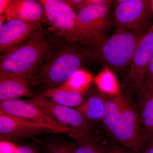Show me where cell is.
I'll return each instance as SVG.
<instances>
[{"label":"cell","instance_id":"obj_10","mask_svg":"<svg viewBox=\"0 0 153 153\" xmlns=\"http://www.w3.org/2000/svg\"><path fill=\"white\" fill-rule=\"evenodd\" d=\"M41 22L11 19L0 30V52L8 51L29 41L42 31Z\"/></svg>","mask_w":153,"mask_h":153},{"label":"cell","instance_id":"obj_25","mask_svg":"<svg viewBox=\"0 0 153 153\" xmlns=\"http://www.w3.org/2000/svg\"><path fill=\"white\" fill-rule=\"evenodd\" d=\"M17 146L7 141H1L0 153H17Z\"/></svg>","mask_w":153,"mask_h":153},{"label":"cell","instance_id":"obj_8","mask_svg":"<svg viewBox=\"0 0 153 153\" xmlns=\"http://www.w3.org/2000/svg\"><path fill=\"white\" fill-rule=\"evenodd\" d=\"M25 100L38 107L63 125L88 135L98 137L95 126L77 110L57 104L40 94Z\"/></svg>","mask_w":153,"mask_h":153},{"label":"cell","instance_id":"obj_29","mask_svg":"<svg viewBox=\"0 0 153 153\" xmlns=\"http://www.w3.org/2000/svg\"><path fill=\"white\" fill-rule=\"evenodd\" d=\"M6 20L5 17L4 15H0V30L4 26V23L5 20Z\"/></svg>","mask_w":153,"mask_h":153},{"label":"cell","instance_id":"obj_2","mask_svg":"<svg viewBox=\"0 0 153 153\" xmlns=\"http://www.w3.org/2000/svg\"><path fill=\"white\" fill-rule=\"evenodd\" d=\"M104 94L105 111L102 125L114 141L137 153L144 146L139 108L127 92Z\"/></svg>","mask_w":153,"mask_h":153},{"label":"cell","instance_id":"obj_3","mask_svg":"<svg viewBox=\"0 0 153 153\" xmlns=\"http://www.w3.org/2000/svg\"><path fill=\"white\" fill-rule=\"evenodd\" d=\"M152 25L117 30L112 36L92 48L95 61L119 74L126 72L129 69L140 41Z\"/></svg>","mask_w":153,"mask_h":153},{"label":"cell","instance_id":"obj_12","mask_svg":"<svg viewBox=\"0 0 153 153\" xmlns=\"http://www.w3.org/2000/svg\"><path fill=\"white\" fill-rule=\"evenodd\" d=\"M44 133H54L51 130L38 124L0 113L1 141L27 138Z\"/></svg>","mask_w":153,"mask_h":153},{"label":"cell","instance_id":"obj_27","mask_svg":"<svg viewBox=\"0 0 153 153\" xmlns=\"http://www.w3.org/2000/svg\"><path fill=\"white\" fill-rule=\"evenodd\" d=\"M140 153H153V139L145 144Z\"/></svg>","mask_w":153,"mask_h":153},{"label":"cell","instance_id":"obj_9","mask_svg":"<svg viewBox=\"0 0 153 153\" xmlns=\"http://www.w3.org/2000/svg\"><path fill=\"white\" fill-rule=\"evenodd\" d=\"M111 22L117 30L150 26L153 15L150 0H115Z\"/></svg>","mask_w":153,"mask_h":153},{"label":"cell","instance_id":"obj_19","mask_svg":"<svg viewBox=\"0 0 153 153\" xmlns=\"http://www.w3.org/2000/svg\"><path fill=\"white\" fill-rule=\"evenodd\" d=\"M92 80L90 74L80 70L76 71L70 79L62 84L63 87L83 92L89 87Z\"/></svg>","mask_w":153,"mask_h":153},{"label":"cell","instance_id":"obj_21","mask_svg":"<svg viewBox=\"0 0 153 153\" xmlns=\"http://www.w3.org/2000/svg\"><path fill=\"white\" fill-rule=\"evenodd\" d=\"M39 153H73V146L62 143L53 142L46 145Z\"/></svg>","mask_w":153,"mask_h":153},{"label":"cell","instance_id":"obj_23","mask_svg":"<svg viewBox=\"0 0 153 153\" xmlns=\"http://www.w3.org/2000/svg\"><path fill=\"white\" fill-rule=\"evenodd\" d=\"M71 7L73 10L76 13L85 6L92 4L94 0H65Z\"/></svg>","mask_w":153,"mask_h":153},{"label":"cell","instance_id":"obj_18","mask_svg":"<svg viewBox=\"0 0 153 153\" xmlns=\"http://www.w3.org/2000/svg\"><path fill=\"white\" fill-rule=\"evenodd\" d=\"M94 81L100 93L108 96L116 95L120 93L116 80L111 73H101L94 78Z\"/></svg>","mask_w":153,"mask_h":153},{"label":"cell","instance_id":"obj_26","mask_svg":"<svg viewBox=\"0 0 153 153\" xmlns=\"http://www.w3.org/2000/svg\"><path fill=\"white\" fill-rule=\"evenodd\" d=\"M17 153H39L38 149L31 145H22L17 146Z\"/></svg>","mask_w":153,"mask_h":153},{"label":"cell","instance_id":"obj_24","mask_svg":"<svg viewBox=\"0 0 153 153\" xmlns=\"http://www.w3.org/2000/svg\"><path fill=\"white\" fill-rule=\"evenodd\" d=\"M108 147L110 153H137L130 149L126 148L112 140L108 142Z\"/></svg>","mask_w":153,"mask_h":153},{"label":"cell","instance_id":"obj_22","mask_svg":"<svg viewBox=\"0 0 153 153\" xmlns=\"http://www.w3.org/2000/svg\"><path fill=\"white\" fill-rule=\"evenodd\" d=\"M153 88V57L150 63L146 75L144 79L142 86L139 90L143 88Z\"/></svg>","mask_w":153,"mask_h":153},{"label":"cell","instance_id":"obj_17","mask_svg":"<svg viewBox=\"0 0 153 153\" xmlns=\"http://www.w3.org/2000/svg\"><path fill=\"white\" fill-rule=\"evenodd\" d=\"M83 93L78 91L68 89L61 85L47 90L40 95L57 104L72 108L77 107L84 102Z\"/></svg>","mask_w":153,"mask_h":153},{"label":"cell","instance_id":"obj_7","mask_svg":"<svg viewBox=\"0 0 153 153\" xmlns=\"http://www.w3.org/2000/svg\"><path fill=\"white\" fill-rule=\"evenodd\" d=\"M0 113L10 115L38 124L54 133L67 134L77 142L85 138L86 135L59 123L44 111L26 100H13L0 101Z\"/></svg>","mask_w":153,"mask_h":153},{"label":"cell","instance_id":"obj_20","mask_svg":"<svg viewBox=\"0 0 153 153\" xmlns=\"http://www.w3.org/2000/svg\"><path fill=\"white\" fill-rule=\"evenodd\" d=\"M73 153H110L108 143H102L95 141L77 143L73 146Z\"/></svg>","mask_w":153,"mask_h":153},{"label":"cell","instance_id":"obj_15","mask_svg":"<svg viewBox=\"0 0 153 153\" xmlns=\"http://www.w3.org/2000/svg\"><path fill=\"white\" fill-rule=\"evenodd\" d=\"M137 100L142 124L144 146L153 139V88H143L137 91Z\"/></svg>","mask_w":153,"mask_h":153},{"label":"cell","instance_id":"obj_5","mask_svg":"<svg viewBox=\"0 0 153 153\" xmlns=\"http://www.w3.org/2000/svg\"><path fill=\"white\" fill-rule=\"evenodd\" d=\"M45 16L58 36L73 43L88 46L87 38L77 15L65 0H40Z\"/></svg>","mask_w":153,"mask_h":153},{"label":"cell","instance_id":"obj_13","mask_svg":"<svg viewBox=\"0 0 153 153\" xmlns=\"http://www.w3.org/2000/svg\"><path fill=\"white\" fill-rule=\"evenodd\" d=\"M6 22L19 19L28 22H41L45 16L42 4L35 0H10L4 14Z\"/></svg>","mask_w":153,"mask_h":153},{"label":"cell","instance_id":"obj_30","mask_svg":"<svg viewBox=\"0 0 153 153\" xmlns=\"http://www.w3.org/2000/svg\"><path fill=\"white\" fill-rule=\"evenodd\" d=\"M150 6L151 11L153 15V0H150Z\"/></svg>","mask_w":153,"mask_h":153},{"label":"cell","instance_id":"obj_6","mask_svg":"<svg viewBox=\"0 0 153 153\" xmlns=\"http://www.w3.org/2000/svg\"><path fill=\"white\" fill-rule=\"evenodd\" d=\"M112 1L94 0L77 13V18L87 38L88 45L93 48L108 37L111 28V4Z\"/></svg>","mask_w":153,"mask_h":153},{"label":"cell","instance_id":"obj_4","mask_svg":"<svg viewBox=\"0 0 153 153\" xmlns=\"http://www.w3.org/2000/svg\"><path fill=\"white\" fill-rule=\"evenodd\" d=\"M53 44L42 30L27 42L2 53L0 73L22 74L30 79L42 65Z\"/></svg>","mask_w":153,"mask_h":153},{"label":"cell","instance_id":"obj_1","mask_svg":"<svg viewBox=\"0 0 153 153\" xmlns=\"http://www.w3.org/2000/svg\"><path fill=\"white\" fill-rule=\"evenodd\" d=\"M94 62L95 55L91 47L64 39L56 41L36 74L30 78V86L47 90L59 87L76 71Z\"/></svg>","mask_w":153,"mask_h":153},{"label":"cell","instance_id":"obj_28","mask_svg":"<svg viewBox=\"0 0 153 153\" xmlns=\"http://www.w3.org/2000/svg\"><path fill=\"white\" fill-rule=\"evenodd\" d=\"M10 0H0V15L4 14Z\"/></svg>","mask_w":153,"mask_h":153},{"label":"cell","instance_id":"obj_14","mask_svg":"<svg viewBox=\"0 0 153 153\" xmlns=\"http://www.w3.org/2000/svg\"><path fill=\"white\" fill-rule=\"evenodd\" d=\"M24 97H33L28 76L22 74L0 73L1 101L18 99Z\"/></svg>","mask_w":153,"mask_h":153},{"label":"cell","instance_id":"obj_11","mask_svg":"<svg viewBox=\"0 0 153 153\" xmlns=\"http://www.w3.org/2000/svg\"><path fill=\"white\" fill-rule=\"evenodd\" d=\"M153 57V25L140 41L129 69V77L137 91L142 86Z\"/></svg>","mask_w":153,"mask_h":153},{"label":"cell","instance_id":"obj_16","mask_svg":"<svg viewBox=\"0 0 153 153\" xmlns=\"http://www.w3.org/2000/svg\"><path fill=\"white\" fill-rule=\"evenodd\" d=\"M76 110L94 126L101 123L105 111V97L103 94H95L88 98Z\"/></svg>","mask_w":153,"mask_h":153}]
</instances>
